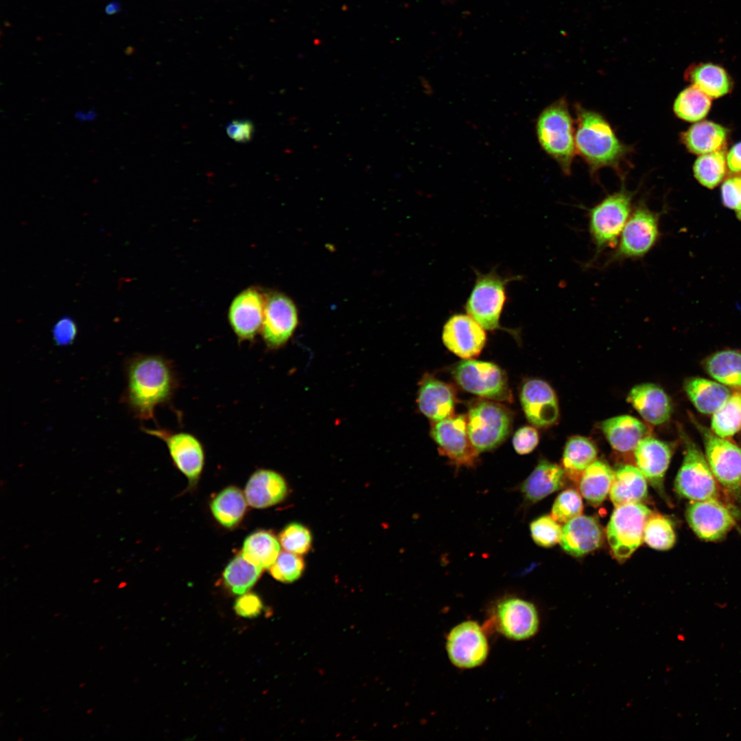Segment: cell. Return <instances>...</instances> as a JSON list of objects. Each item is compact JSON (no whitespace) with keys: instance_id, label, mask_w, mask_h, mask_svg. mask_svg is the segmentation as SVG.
I'll return each mask as SVG.
<instances>
[{"instance_id":"cell-1","label":"cell","mask_w":741,"mask_h":741,"mask_svg":"<svg viewBox=\"0 0 741 741\" xmlns=\"http://www.w3.org/2000/svg\"><path fill=\"white\" fill-rule=\"evenodd\" d=\"M123 401L141 421L154 418L156 407L167 403L179 386L173 363L159 355L137 354L126 362Z\"/></svg>"},{"instance_id":"cell-2","label":"cell","mask_w":741,"mask_h":741,"mask_svg":"<svg viewBox=\"0 0 741 741\" xmlns=\"http://www.w3.org/2000/svg\"><path fill=\"white\" fill-rule=\"evenodd\" d=\"M576 152L585 161L595 176L602 167L614 169L622 178L621 165L631 152V148L616 136L607 120L599 113L577 104Z\"/></svg>"},{"instance_id":"cell-3","label":"cell","mask_w":741,"mask_h":741,"mask_svg":"<svg viewBox=\"0 0 741 741\" xmlns=\"http://www.w3.org/2000/svg\"><path fill=\"white\" fill-rule=\"evenodd\" d=\"M536 132L543 150L570 175L576 153L574 129L566 99L561 98L548 106L540 113Z\"/></svg>"},{"instance_id":"cell-4","label":"cell","mask_w":741,"mask_h":741,"mask_svg":"<svg viewBox=\"0 0 741 741\" xmlns=\"http://www.w3.org/2000/svg\"><path fill=\"white\" fill-rule=\"evenodd\" d=\"M475 272V283L464 305L467 314L486 330L502 329L517 335L514 330L502 327L499 320L508 283L521 277L502 276L494 268L487 273Z\"/></svg>"},{"instance_id":"cell-5","label":"cell","mask_w":741,"mask_h":741,"mask_svg":"<svg viewBox=\"0 0 741 741\" xmlns=\"http://www.w3.org/2000/svg\"><path fill=\"white\" fill-rule=\"evenodd\" d=\"M634 195V192L622 187L588 210L589 232L596 255L605 249L616 247L631 215Z\"/></svg>"},{"instance_id":"cell-6","label":"cell","mask_w":741,"mask_h":741,"mask_svg":"<svg viewBox=\"0 0 741 741\" xmlns=\"http://www.w3.org/2000/svg\"><path fill=\"white\" fill-rule=\"evenodd\" d=\"M660 214L641 202L633 211L621 233L615 251L605 265L641 259L657 244L660 237Z\"/></svg>"},{"instance_id":"cell-7","label":"cell","mask_w":741,"mask_h":741,"mask_svg":"<svg viewBox=\"0 0 741 741\" xmlns=\"http://www.w3.org/2000/svg\"><path fill=\"white\" fill-rule=\"evenodd\" d=\"M467 425L469 439L476 450L491 451L509 435L512 416L506 407L498 403L479 400L469 407Z\"/></svg>"},{"instance_id":"cell-8","label":"cell","mask_w":741,"mask_h":741,"mask_svg":"<svg viewBox=\"0 0 741 741\" xmlns=\"http://www.w3.org/2000/svg\"><path fill=\"white\" fill-rule=\"evenodd\" d=\"M651 514L641 502L615 507L607 527V538L617 560L628 558L641 545L645 525Z\"/></svg>"},{"instance_id":"cell-9","label":"cell","mask_w":741,"mask_h":741,"mask_svg":"<svg viewBox=\"0 0 741 741\" xmlns=\"http://www.w3.org/2000/svg\"><path fill=\"white\" fill-rule=\"evenodd\" d=\"M681 434L685 451L674 482L676 492L691 501L717 499V480L705 456L692 440Z\"/></svg>"},{"instance_id":"cell-10","label":"cell","mask_w":741,"mask_h":741,"mask_svg":"<svg viewBox=\"0 0 741 741\" xmlns=\"http://www.w3.org/2000/svg\"><path fill=\"white\" fill-rule=\"evenodd\" d=\"M457 384L481 397L510 401L512 398L505 372L495 364L464 359L452 370Z\"/></svg>"},{"instance_id":"cell-11","label":"cell","mask_w":741,"mask_h":741,"mask_svg":"<svg viewBox=\"0 0 741 741\" xmlns=\"http://www.w3.org/2000/svg\"><path fill=\"white\" fill-rule=\"evenodd\" d=\"M692 419L702 436L705 458L717 482L728 491L738 493L741 486V448Z\"/></svg>"},{"instance_id":"cell-12","label":"cell","mask_w":741,"mask_h":741,"mask_svg":"<svg viewBox=\"0 0 741 741\" xmlns=\"http://www.w3.org/2000/svg\"><path fill=\"white\" fill-rule=\"evenodd\" d=\"M430 435L441 455L457 467H473L478 462V451L472 445L467 432V416L452 415L432 422Z\"/></svg>"},{"instance_id":"cell-13","label":"cell","mask_w":741,"mask_h":741,"mask_svg":"<svg viewBox=\"0 0 741 741\" xmlns=\"http://www.w3.org/2000/svg\"><path fill=\"white\" fill-rule=\"evenodd\" d=\"M489 644L483 628L467 620L454 626L446 639V650L451 663L462 669L482 664L489 655Z\"/></svg>"},{"instance_id":"cell-14","label":"cell","mask_w":741,"mask_h":741,"mask_svg":"<svg viewBox=\"0 0 741 741\" xmlns=\"http://www.w3.org/2000/svg\"><path fill=\"white\" fill-rule=\"evenodd\" d=\"M298 322V311L293 301L281 292L266 294L261 334L270 349L283 346L293 335Z\"/></svg>"},{"instance_id":"cell-15","label":"cell","mask_w":741,"mask_h":741,"mask_svg":"<svg viewBox=\"0 0 741 741\" xmlns=\"http://www.w3.org/2000/svg\"><path fill=\"white\" fill-rule=\"evenodd\" d=\"M142 430L162 440L166 444L175 466L191 482H197L204 467V451L202 443L195 435L163 428L142 427Z\"/></svg>"},{"instance_id":"cell-16","label":"cell","mask_w":741,"mask_h":741,"mask_svg":"<svg viewBox=\"0 0 741 741\" xmlns=\"http://www.w3.org/2000/svg\"><path fill=\"white\" fill-rule=\"evenodd\" d=\"M493 622L495 628L513 640H524L534 636L539 626L535 606L519 598H507L495 607Z\"/></svg>"},{"instance_id":"cell-17","label":"cell","mask_w":741,"mask_h":741,"mask_svg":"<svg viewBox=\"0 0 741 741\" xmlns=\"http://www.w3.org/2000/svg\"><path fill=\"white\" fill-rule=\"evenodd\" d=\"M265 303L266 295L255 287L244 290L233 298L228 320L239 341L254 340L261 332Z\"/></svg>"},{"instance_id":"cell-18","label":"cell","mask_w":741,"mask_h":741,"mask_svg":"<svg viewBox=\"0 0 741 741\" xmlns=\"http://www.w3.org/2000/svg\"><path fill=\"white\" fill-rule=\"evenodd\" d=\"M686 519L693 532L707 541L722 539L735 524L731 513L717 499L692 501L686 510Z\"/></svg>"},{"instance_id":"cell-19","label":"cell","mask_w":741,"mask_h":741,"mask_svg":"<svg viewBox=\"0 0 741 741\" xmlns=\"http://www.w3.org/2000/svg\"><path fill=\"white\" fill-rule=\"evenodd\" d=\"M442 340L450 351L464 359H471L480 353L486 336L485 329L469 314H454L443 326Z\"/></svg>"},{"instance_id":"cell-20","label":"cell","mask_w":741,"mask_h":741,"mask_svg":"<svg viewBox=\"0 0 741 741\" xmlns=\"http://www.w3.org/2000/svg\"><path fill=\"white\" fill-rule=\"evenodd\" d=\"M520 401L528 421L536 427L551 426L559 417L556 395L543 380L532 379L526 381L520 392Z\"/></svg>"},{"instance_id":"cell-21","label":"cell","mask_w":741,"mask_h":741,"mask_svg":"<svg viewBox=\"0 0 741 741\" xmlns=\"http://www.w3.org/2000/svg\"><path fill=\"white\" fill-rule=\"evenodd\" d=\"M672 451L666 442L647 436L634 450L637 468L652 486L663 491V482Z\"/></svg>"},{"instance_id":"cell-22","label":"cell","mask_w":741,"mask_h":741,"mask_svg":"<svg viewBox=\"0 0 741 741\" xmlns=\"http://www.w3.org/2000/svg\"><path fill=\"white\" fill-rule=\"evenodd\" d=\"M602 541V532L598 521L580 515L565 524L559 543L564 551L578 557L600 547Z\"/></svg>"},{"instance_id":"cell-23","label":"cell","mask_w":741,"mask_h":741,"mask_svg":"<svg viewBox=\"0 0 741 741\" xmlns=\"http://www.w3.org/2000/svg\"><path fill=\"white\" fill-rule=\"evenodd\" d=\"M417 403L432 422L440 421L454 414V391L449 384L427 375L420 383Z\"/></svg>"},{"instance_id":"cell-24","label":"cell","mask_w":741,"mask_h":741,"mask_svg":"<svg viewBox=\"0 0 741 741\" xmlns=\"http://www.w3.org/2000/svg\"><path fill=\"white\" fill-rule=\"evenodd\" d=\"M628 400L641 416L650 424H662L670 417V399L658 385L651 383L636 385L629 392Z\"/></svg>"},{"instance_id":"cell-25","label":"cell","mask_w":741,"mask_h":741,"mask_svg":"<svg viewBox=\"0 0 741 741\" xmlns=\"http://www.w3.org/2000/svg\"><path fill=\"white\" fill-rule=\"evenodd\" d=\"M287 484L278 473L268 469H259L249 478L244 495L248 504L263 508L279 503L287 493Z\"/></svg>"},{"instance_id":"cell-26","label":"cell","mask_w":741,"mask_h":741,"mask_svg":"<svg viewBox=\"0 0 741 741\" xmlns=\"http://www.w3.org/2000/svg\"><path fill=\"white\" fill-rule=\"evenodd\" d=\"M565 472L559 465L541 460L520 486L525 501L534 504L561 489L565 482Z\"/></svg>"},{"instance_id":"cell-27","label":"cell","mask_w":741,"mask_h":741,"mask_svg":"<svg viewBox=\"0 0 741 741\" xmlns=\"http://www.w3.org/2000/svg\"><path fill=\"white\" fill-rule=\"evenodd\" d=\"M600 427L613 449L620 452L634 451L648 434L647 426L630 415L606 419Z\"/></svg>"},{"instance_id":"cell-28","label":"cell","mask_w":741,"mask_h":741,"mask_svg":"<svg viewBox=\"0 0 741 741\" xmlns=\"http://www.w3.org/2000/svg\"><path fill=\"white\" fill-rule=\"evenodd\" d=\"M647 495L646 478L637 467L626 464L615 471L610 489V498L615 507L640 503Z\"/></svg>"},{"instance_id":"cell-29","label":"cell","mask_w":741,"mask_h":741,"mask_svg":"<svg viewBox=\"0 0 741 741\" xmlns=\"http://www.w3.org/2000/svg\"><path fill=\"white\" fill-rule=\"evenodd\" d=\"M683 387L693 405L703 414L716 412L731 394L724 385L701 377L686 379Z\"/></svg>"},{"instance_id":"cell-30","label":"cell","mask_w":741,"mask_h":741,"mask_svg":"<svg viewBox=\"0 0 741 741\" xmlns=\"http://www.w3.org/2000/svg\"><path fill=\"white\" fill-rule=\"evenodd\" d=\"M727 132L722 126L704 121L692 125L681 135L687 149L696 154L722 150L727 142Z\"/></svg>"},{"instance_id":"cell-31","label":"cell","mask_w":741,"mask_h":741,"mask_svg":"<svg viewBox=\"0 0 741 741\" xmlns=\"http://www.w3.org/2000/svg\"><path fill=\"white\" fill-rule=\"evenodd\" d=\"M615 472L606 462L596 460L583 472L579 481L580 492L591 504H600L607 497Z\"/></svg>"},{"instance_id":"cell-32","label":"cell","mask_w":741,"mask_h":741,"mask_svg":"<svg viewBox=\"0 0 741 741\" xmlns=\"http://www.w3.org/2000/svg\"><path fill=\"white\" fill-rule=\"evenodd\" d=\"M686 78L710 98L722 97L731 89L727 72L713 63H701L690 67L686 72Z\"/></svg>"},{"instance_id":"cell-33","label":"cell","mask_w":741,"mask_h":741,"mask_svg":"<svg viewBox=\"0 0 741 741\" xmlns=\"http://www.w3.org/2000/svg\"><path fill=\"white\" fill-rule=\"evenodd\" d=\"M597 449L587 438L572 436L565 444L563 465L565 474L573 481L579 482L585 470L596 460Z\"/></svg>"},{"instance_id":"cell-34","label":"cell","mask_w":741,"mask_h":741,"mask_svg":"<svg viewBox=\"0 0 741 741\" xmlns=\"http://www.w3.org/2000/svg\"><path fill=\"white\" fill-rule=\"evenodd\" d=\"M246 499L237 487L229 486L220 492L211 503V510L215 519L223 526L232 528L244 517L246 510Z\"/></svg>"},{"instance_id":"cell-35","label":"cell","mask_w":741,"mask_h":741,"mask_svg":"<svg viewBox=\"0 0 741 741\" xmlns=\"http://www.w3.org/2000/svg\"><path fill=\"white\" fill-rule=\"evenodd\" d=\"M280 552L278 540L265 530L250 534L244 541L242 555L249 563L262 569L270 568Z\"/></svg>"},{"instance_id":"cell-36","label":"cell","mask_w":741,"mask_h":741,"mask_svg":"<svg viewBox=\"0 0 741 741\" xmlns=\"http://www.w3.org/2000/svg\"><path fill=\"white\" fill-rule=\"evenodd\" d=\"M705 367L714 379L725 385L741 388V353L725 350L707 359Z\"/></svg>"},{"instance_id":"cell-37","label":"cell","mask_w":741,"mask_h":741,"mask_svg":"<svg viewBox=\"0 0 741 741\" xmlns=\"http://www.w3.org/2000/svg\"><path fill=\"white\" fill-rule=\"evenodd\" d=\"M262 568L247 561L241 554L235 556L223 573L225 587L233 594L241 595L248 591L257 581Z\"/></svg>"},{"instance_id":"cell-38","label":"cell","mask_w":741,"mask_h":741,"mask_svg":"<svg viewBox=\"0 0 741 741\" xmlns=\"http://www.w3.org/2000/svg\"><path fill=\"white\" fill-rule=\"evenodd\" d=\"M711 431L722 438L733 436L741 429V388L731 394L725 403L714 413Z\"/></svg>"},{"instance_id":"cell-39","label":"cell","mask_w":741,"mask_h":741,"mask_svg":"<svg viewBox=\"0 0 741 741\" xmlns=\"http://www.w3.org/2000/svg\"><path fill=\"white\" fill-rule=\"evenodd\" d=\"M710 107L711 98L692 84L678 95L673 109L680 119L697 121L707 115Z\"/></svg>"},{"instance_id":"cell-40","label":"cell","mask_w":741,"mask_h":741,"mask_svg":"<svg viewBox=\"0 0 741 741\" xmlns=\"http://www.w3.org/2000/svg\"><path fill=\"white\" fill-rule=\"evenodd\" d=\"M726 162L725 152L722 150L702 154L694 164V176L702 185L713 189L725 178Z\"/></svg>"},{"instance_id":"cell-41","label":"cell","mask_w":741,"mask_h":741,"mask_svg":"<svg viewBox=\"0 0 741 741\" xmlns=\"http://www.w3.org/2000/svg\"><path fill=\"white\" fill-rule=\"evenodd\" d=\"M644 540L656 550L672 548L676 541V535L671 521L660 514H651L645 525Z\"/></svg>"},{"instance_id":"cell-42","label":"cell","mask_w":741,"mask_h":741,"mask_svg":"<svg viewBox=\"0 0 741 741\" xmlns=\"http://www.w3.org/2000/svg\"><path fill=\"white\" fill-rule=\"evenodd\" d=\"M583 510L580 495L574 489L561 493L552 508L551 516L558 523L566 524L581 515Z\"/></svg>"},{"instance_id":"cell-43","label":"cell","mask_w":741,"mask_h":741,"mask_svg":"<svg viewBox=\"0 0 741 741\" xmlns=\"http://www.w3.org/2000/svg\"><path fill=\"white\" fill-rule=\"evenodd\" d=\"M304 567V561L299 554L286 551L279 553L270 567V572L279 581L292 583L301 576Z\"/></svg>"},{"instance_id":"cell-44","label":"cell","mask_w":741,"mask_h":741,"mask_svg":"<svg viewBox=\"0 0 741 741\" xmlns=\"http://www.w3.org/2000/svg\"><path fill=\"white\" fill-rule=\"evenodd\" d=\"M533 541L538 545L550 548L560 542L562 528L552 516L543 515L530 524Z\"/></svg>"},{"instance_id":"cell-45","label":"cell","mask_w":741,"mask_h":741,"mask_svg":"<svg viewBox=\"0 0 741 741\" xmlns=\"http://www.w3.org/2000/svg\"><path fill=\"white\" fill-rule=\"evenodd\" d=\"M279 541L286 551L300 555L307 553L310 549L311 535L304 526L292 523L281 532Z\"/></svg>"},{"instance_id":"cell-46","label":"cell","mask_w":741,"mask_h":741,"mask_svg":"<svg viewBox=\"0 0 741 741\" xmlns=\"http://www.w3.org/2000/svg\"><path fill=\"white\" fill-rule=\"evenodd\" d=\"M51 332L55 344L66 346L71 345L75 340L77 326L71 318L63 316L54 324Z\"/></svg>"},{"instance_id":"cell-47","label":"cell","mask_w":741,"mask_h":741,"mask_svg":"<svg viewBox=\"0 0 741 741\" xmlns=\"http://www.w3.org/2000/svg\"><path fill=\"white\" fill-rule=\"evenodd\" d=\"M539 440V433L534 427L524 426L515 433L513 437V445L517 454L525 455L535 449Z\"/></svg>"},{"instance_id":"cell-48","label":"cell","mask_w":741,"mask_h":741,"mask_svg":"<svg viewBox=\"0 0 741 741\" xmlns=\"http://www.w3.org/2000/svg\"><path fill=\"white\" fill-rule=\"evenodd\" d=\"M263 606L260 598L255 593L242 594L235 601L234 609L236 613L244 618H255L259 615Z\"/></svg>"},{"instance_id":"cell-49","label":"cell","mask_w":741,"mask_h":741,"mask_svg":"<svg viewBox=\"0 0 741 741\" xmlns=\"http://www.w3.org/2000/svg\"><path fill=\"white\" fill-rule=\"evenodd\" d=\"M741 176H736L727 179L721 187V196L724 205L736 211L740 207Z\"/></svg>"},{"instance_id":"cell-50","label":"cell","mask_w":741,"mask_h":741,"mask_svg":"<svg viewBox=\"0 0 741 741\" xmlns=\"http://www.w3.org/2000/svg\"><path fill=\"white\" fill-rule=\"evenodd\" d=\"M230 138L238 143H246L251 140L254 133V126L247 119L233 120L226 128Z\"/></svg>"},{"instance_id":"cell-51","label":"cell","mask_w":741,"mask_h":741,"mask_svg":"<svg viewBox=\"0 0 741 741\" xmlns=\"http://www.w3.org/2000/svg\"><path fill=\"white\" fill-rule=\"evenodd\" d=\"M727 165L732 173L741 176V142L735 144L729 152Z\"/></svg>"},{"instance_id":"cell-52","label":"cell","mask_w":741,"mask_h":741,"mask_svg":"<svg viewBox=\"0 0 741 741\" xmlns=\"http://www.w3.org/2000/svg\"><path fill=\"white\" fill-rule=\"evenodd\" d=\"M736 216H737L738 219V220H741V183H740V207H739L738 209V210H737V211H736Z\"/></svg>"},{"instance_id":"cell-53","label":"cell","mask_w":741,"mask_h":741,"mask_svg":"<svg viewBox=\"0 0 741 741\" xmlns=\"http://www.w3.org/2000/svg\"><path fill=\"white\" fill-rule=\"evenodd\" d=\"M84 685H85L84 683H81V684L80 685V687H84Z\"/></svg>"}]
</instances>
